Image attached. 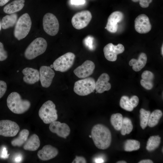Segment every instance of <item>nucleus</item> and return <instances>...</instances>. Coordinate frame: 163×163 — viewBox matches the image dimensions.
Here are the masks:
<instances>
[{
	"label": "nucleus",
	"mask_w": 163,
	"mask_h": 163,
	"mask_svg": "<svg viewBox=\"0 0 163 163\" xmlns=\"http://www.w3.org/2000/svg\"><path fill=\"white\" fill-rule=\"evenodd\" d=\"M91 136L94 145L99 149H105L110 145V131L103 124H98L94 125L91 129Z\"/></svg>",
	"instance_id": "f257e3e1"
},
{
	"label": "nucleus",
	"mask_w": 163,
	"mask_h": 163,
	"mask_svg": "<svg viewBox=\"0 0 163 163\" xmlns=\"http://www.w3.org/2000/svg\"><path fill=\"white\" fill-rule=\"evenodd\" d=\"M7 104L8 107L13 113L17 114H22L30 108L31 103L27 99H22L21 96L18 93L13 92L8 97Z\"/></svg>",
	"instance_id": "f03ea898"
},
{
	"label": "nucleus",
	"mask_w": 163,
	"mask_h": 163,
	"mask_svg": "<svg viewBox=\"0 0 163 163\" xmlns=\"http://www.w3.org/2000/svg\"><path fill=\"white\" fill-rule=\"evenodd\" d=\"M47 43L43 38L39 37L34 39L29 45L24 53L25 57L28 60L33 59L44 53Z\"/></svg>",
	"instance_id": "7ed1b4c3"
},
{
	"label": "nucleus",
	"mask_w": 163,
	"mask_h": 163,
	"mask_svg": "<svg viewBox=\"0 0 163 163\" xmlns=\"http://www.w3.org/2000/svg\"><path fill=\"white\" fill-rule=\"evenodd\" d=\"M32 25L30 18L27 13L22 15L17 20L14 31V36L20 40L25 37L29 32Z\"/></svg>",
	"instance_id": "20e7f679"
},
{
	"label": "nucleus",
	"mask_w": 163,
	"mask_h": 163,
	"mask_svg": "<svg viewBox=\"0 0 163 163\" xmlns=\"http://www.w3.org/2000/svg\"><path fill=\"white\" fill-rule=\"evenodd\" d=\"M40 118L45 124H50L58 119L56 105L51 101L48 100L43 104L38 112Z\"/></svg>",
	"instance_id": "39448f33"
},
{
	"label": "nucleus",
	"mask_w": 163,
	"mask_h": 163,
	"mask_svg": "<svg viewBox=\"0 0 163 163\" xmlns=\"http://www.w3.org/2000/svg\"><path fill=\"white\" fill-rule=\"evenodd\" d=\"M95 88V82L92 77H88L76 81L73 88L74 92L78 95L84 96L93 92Z\"/></svg>",
	"instance_id": "423d86ee"
},
{
	"label": "nucleus",
	"mask_w": 163,
	"mask_h": 163,
	"mask_svg": "<svg viewBox=\"0 0 163 163\" xmlns=\"http://www.w3.org/2000/svg\"><path fill=\"white\" fill-rule=\"evenodd\" d=\"M75 56L72 52H68L58 57L55 60L53 66L56 71L61 72L67 71L73 65Z\"/></svg>",
	"instance_id": "0eeeda50"
},
{
	"label": "nucleus",
	"mask_w": 163,
	"mask_h": 163,
	"mask_svg": "<svg viewBox=\"0 0 163 163\" xmlns=\"http://www.w3.org/2000/svg\"><path fill=\"white\" fill-rule=\"evenodd\" d=\"M43 25L44 31L50 36H54L59 31V21L56 17L51 13H46L44 16Z\"/></svg>",
	"instance_id": "6e6552de"
},
{
	"label": "nucleus",
	"mask_w": 163,
	"mask_h": 163,
	"mask_svg": "<svg viewBox=\"0 0 163 163\" xmlns=\"http://www.w3.org/2000/svg\"><path fill=\"white\" fill-rule=\"evenodd\" d=\"M91 12L88 10H84L75 14L72 18L71 22L74 28L80 30L86 27L92 18Z\"/></svg>",
	"instance_id": "1a4fd4ad"
},
{
	"label": "nucleus",
	"mask_w": 163,
	"mask_h": 163,
	"mask_svg": "<svg viewBox=\"0 0 163 163\" xmlns=\"http://www.w3.org/2000/svg\"><path fill=\"white\" fill-rule=\"evenodd\" d=\"M20 127L15 122L9 120H0V135L11 137L16 136L19 130Z\"/></svg>",
	"instance_id": "9d476101"
},
{
	"label": "nucleus",
	"mask_w": 163,
	"mask_h": 163,
	"mask_svg": "<svg viewBox=\"0 0 163 163\" xmlns=\"http://www.w3.org/2000/svg\"><path fill=\"white\" fill-rule=\"evenodd\" d=\"M124 50V47L121 44L119 43L117 45H115L110 43L104 47L103 51L105 58L107 60L114 62L116 60L117 55L123 53Z\"/></svg>",
	"instance_id": "9b49d317"
},
{
	"label": "nucleus",
	"mask_w": 163,
	"mask_h": 163,
	"mask_svg": "<svg viewBox=\"0 0 163 163\" xmlns=\"http://www.w3.org/2000/svg\"><path fill=\"white\" fill-rule=\"evenodd\" d=\"M40 80L42 86L47 88L51 85L55 73L49 66H42L40 68Z\"/></svg>",
	"instance_id": "f8f14e48"
},
{
	"label": "nucleus",
	"mask_w": 163,
	"mask_h": 163,
	"mask_svg": "<svg viewBox=\"0 0 163 163\" xmlns=\"http://www.w3.org/2000/svg\"><path fill=\"white\" fill-rule=\"evenodd\" d=\"M135 28L136 31L141 34L149 32L152 28V25L148 17L144 14L138 15L135 21Z\"/></svg>",
	"instance_id": "ddd939ff"
},
{
	"label": "nucleus",
	"mask_w": 163,
	"mask_h": 163,
	"mask_svg": "<svg viewBox=\"0 0 163 163\" xmlns=\"http://www.w3.org/2000/svg\"><path fill=\"white\" fill-rule=\"evenodd\" d=\"M95 68V65L94 62L88 60L75 69L73 71V72L78 78H85L93 74Z\"/></svg>",
	"instance_id": "4468645a"
},
{
	"label": "nucleus",
	"mask_w": 163,
	"mask_h": 163,
	"mask_svg": "<svg viewBox=\"0 0 163 163\" xmlns=\"http://www.w3.org/2000/svg\"><path fill=\"white\" fill-rule=\"evenodd\" d=\"M49 128L51 132L64 138H66L70 133V129L69 126L65 123L58 121H55L50 123Z\"/></svg>",
	"instance_id": "2eb2a0df"
},
{
	"label": "nucleus",
	"mask_w": 163,
	"mask_h": 163,
	"mask_svg": "<svg viewBox=\"0 0 163 163\" xmlns=\"http://www.w3.org/2000/svg\"><path fill=\"white\" fill-rule=\"evenodd\" d=\"M123 14L120 11H115L109 16L106 26V29L110 32L115 33L117 30L118 23L121 21L123 18Z\"/></svg>",
	"instance_id": "dca6fc26"
},
{
	"label": "nucleus",
	"mask_w": 163,
	"mask_h": 163,
	"mask_svg": "<svg viewBox=\"0 0 163 163\" xmlns=\"http://www.w3.org/2000/svg\"><path fill=\"white\" fill-rule=\"evenodd\" d=\"M58 150L55 147L51 145H44L42 149L39 150L37 155L40 160L45 161L56 157L58 154Z\"/></svg>",
	"instance_id": "f3484780"
},
{
	"label": "nucleus",
	"mask_w": 163,
	"mask_h": 163,
	"mask_svg": "<svg viewBox=\"0 0 163 163\" xmlns=\"http://www.w3.org/2000/svg\"><path fill=\"white\" fill-rule=\"evenodd\" d=\"M22 72L24 75V81L29 84H33L40 80L39 72L37 69L26 67L23 69Z\"/></svg>",
	"instance_id": "a211bd4d"
},
{
	"label": "nucleus",
	"mask_w": 163,
	"mask_h": 163,
	"mask_svg": "<svg viewBox=\"0 0 163 163\" xmlns=\"http://www.w3.org/2000/svg\"><path fill=\"white\" fill-rule=\"evenodd\" d=\"M110 78L106 73L102 74L95 82V88L96 92L99 93H102L105 91L110 89L111 85L108 82Z\"/></svg>",
	"instance_id": "6ab92c4d"
},
{
	"label": "nucleus",
	"mask_w": 163,
	"mask_h": 163,
	"mask_svg": "<svg viewBox=\"0 0 163 163\" xmlns=\"http://www.w3.org/2000/svg\"><path fill=\"white\" fill-rule=\"evenodd\" d=\"M147 62L146 54L143 53H141L139 55L138 59H131L129 62V65L132 66L133 69L135 72L141 70L146 65Z\"/></svg>",
	"instance_id": "aec40b11"
},
{
	"label": "nucleus",
	"mask_w": 163,
	"mask_h": 163,
	"mask_svg": "<svg viewBox=\"0 0 163 163\" xmlns=\"http://www.w3.org/2000/svg\"><path fill=\"white\" fill-rule=\"evenodd\" d=\"M24 0H14L4 7L3 11L6 13L10 14L19 11L24 7Z\"/></svg>",
	"instance_id": "412c9836"
},
{
	"label": "nucleus",
	"mask_w": 163,
	"mask_h": 163,
	"mask_svg": "<svg viewBox=\"0 0 163 163\" xmlns=\"http://www.w3.org/2000/svg\"><path fill=\"white\" fill-rule=\"evenodd\" d=\"M40 145V141L38 136L36 134L31 135L28 139L23 146L26 150L34 151L37 150Z\"/></svg>",
	"instance_id": "4be33fe9"
},
{
	"label": "nucleus",
	"mask_w": 163,
	"mask_h": 163,
	"mask_svg": "<svg viewBox=\"0 0 163 163\" xmlns=\"http://www.w3.org/2000/svg\"><path fill=\"white\" fill-rule=\"evenodd\" d=\"M17 19V14L15 13L5 15L1 21V27L3 29H6L13 27L15 24Z\"/></svg>",
	"instance_id": "5701e85b"
},
{
	"label": "nucleus",
	"mask_w": 163,
	"mask_h": 163,
	"mask_svg": "<svg viewBox=\"0 0 163 163\" xmlns=\"http://www.w3.org/2000/svg\"><path fill=\"white\" fill-rule=\"evenodd\" d=\"M29 134L28 130L26 129H22L19 133L18 137L11 141V144L14 146H21L27 140Z\"/></svg>",
	"instance_id": "b1692460"
},
{
	"label": "nucleus",
	"mask_w": 163,
	"mask_h": 163,
	"mask_svg": "<svg viewBox=\"0 0 163 163\" xmlns=\"http://www.w3.org/2000/svg\"><path fill=\"white\" fill-rule=\"evenodd\" d=\"M163 115L162 111L158 109L154 110L150 115L148 123V126L151 127L156 126Z\"/></svg>",
	"instance_id": "393cba45"
},
{
	"label": "nucleus",
	"mask_w": 163,
	"mask_h": 163,
	"mask_svg": "<svg viewBox=\"0 0 163 163\" xmlns=\"http://www.w3.org/2000/svg\"><path fill=\"white\" fill-rule=\"evenodd\" d=\"M161 142V137L158 135L150 136L147 141L146 149L149 151H153L158 148Z\"/></svg>",
	"instance_id": "a878e982"
},
{
	"label": "nucleus",
	"mask_w": 163,
	"mask_h": 163,
	"mask_svg": "<svg viewBox=\"0 0 163 163\" xmlns=\"http://www.w3.org/2000/svg\"><path fill=\"white\" fill-rule=\"evenodd\" d=\"M123 117L122 114L117 113L112 115L110 121L111 123L114 128L117 130H120L123 120Z\"/></svg>",
	"instance_id": "bb28decb"
},
{
	"label": "nucleus",
	"mask_w": 163,
	"mask_h": 163,
	"mask_svg": "<svg viewBox=\"0 0 163 163\" xmlns=\"http://www.w3.org/2000/svg\"><path fill=\"white\" fill-rule=\"evenodd\" d=\"M140 148L139 142L136 140L129 139L125 142L124 149L126 152H131L137 150Z\"/></svg>",
	"instance_id": "cd10ccee"
},
{
	"label": "nucleus",
	"mask_w": 163,
	"mask_h": 163,
	"mask_svg": "<svg viewBox=\"0 0 163 163\" xmlns=\"http://www.w3.org/2000/svg\"><path fill=\"white\" fill-rule=\"evenodd\" d=\"M133 125L132 121L129 118L125 117L123 118L122 124L121 133L123 135L129 134L133 129Z\"/></svg>",
	"instance_id": "c85d7f7f"
},
{
	"label": "nucleus",
	"mask_w": 163,
	"mask_h": 163,
	"mask_svg": "<svg viewBox=\"0 0 163 163\" xmlns=\"http://www.w3.org/2000/svg\"><path fill=\"white\" fill-rule=\"evenodd\" d=\"M140 125L142 129H144L148 125L150 112L143 108L140 110Z\"/></svg>",
	"instance_id": "c756f323"
},
{
	"label": "nucleus",
	"mask_w": 163,
	"mask_h": 163,
	"mask_svg": "<svg viewBox=\"0 0 163 163\" xmlns=\"http://www.w3.org/2000/svg\"><path fill=\"white\" fill-rule=\"evenodd\" d=\"M120 107L123 109L129 111H131L133 110V107L131 105L129 99L127 96H122L120 99Z\"/></svg>",
	"instance_id": "7c9ffc66"
},
{
	"label": "nucleus",
	"mask_w": 163,
	"mask_h": 163,
	"mask_svg": "<svg viewBox=\"0 0 163 163\" xmlns=\"http://www.w3.org/2000/svg\"><path fill=\"white\" fill-rule=\"evenodd\" d=\"M94 38L91 36H88L83 40L85 46L90 50H93L95 48L94 44Z\"/></svg>",
	"instance_id": "2f4dec72"
},
{
	"label": "nucleus",
	"mask_w": 163,
	"mask_h": 163,
	"mask_svg": "<svg viewBox=\"0 0 163 163\" xmlns=\"http://www.w3.org/2000/svg\"><path fill=\"white\" fill-rule=\"evenodd\" d=\"M142 79L146 81L153 82L154 75L152 72L148 70L144 71L141 75Z\"/></svg>",
	"instance_id": "473e14b6"
},
{
	"label": "nucleus",
	"mask_w": 163,
	"mask_h": 163,
	"mask_svg": "<svg viewBox=\"0 0 163 163\" xmlns=\"http://www.w3.org/2000/svg\"><path fill=\"white\" fill-rule=\"evenodd\" d=\"M8 56V53L4 47L3 43L0 42V61L6 60Z\"/></svg>",
	"instance_id": "72a5a7b5"
},
{
	"label": "nucleus",
	"mask_w": 163,
	"mask_h": 163,
	"mask_svg": "<svg viewBox=\"0 0 163 163\" xmlns=\"http://www.w3.org/2000/svg\"><path fill=\"white\" fill-rule=\"evenodd\" d=\"M140 83L142 86L146 90H150L153 88V84L152 82L146 81L142 79Z\"/></svg>",
	"instance_id": "f704fd0d"
},
{
	"label": "nucleus",
	"mask_w": 163,
	"mask_h": 163,
	"mask_svg": "<svg viewBox=\"0 0 163 163\" xmlns=\"http://www.w3.org/2000/svg\"><path fill=\"white\" fill-rule=\"evenodd\" d=\"M7 89V86L6 82L4 81L0 80V98L5 94Z\"/></svg>",
	"instance_id": "c9c22d12"
},
{
	"label": "nucleus",
	"mask_w": 163,
	"mask_h": 163,
	"mask_svg": "<svg viewBox=\"0 0 163 163\" xmlns=\"http://www.w3.org/2000/svg\"><path fill=\"white\" fill-rule=\"evenodd\" d=\"M134 2H139L140 6L142 8H147L149 6V4L151 3L152 0H132Z\"/></svg>",
	"instance_id": "e433bc0d"
},
{
	"label": "nucleus",
	"mask_w": 163,
	"mask_h": 163,
	"mask_svg": "<svg viewBox=\"0 0 163 163\" xmlns=\"http://www.w3.org/2000/svg\"><path fill=\"white\" fill-rule=\"evenodd\" d=\"M130 103L133 107H136L139 103V99L138 97L136 95H133L129 99Z\"/></svg>",
	"instance_id": "4c0bfd02"
},
{
	"label": "nucleus",
	"mask_w": 163,
	"mask_h": 163,
	"mask_svg": "<svg viewBox=\"0 0 163 163\" xmlns=\"http://www.w3.org/2000/svg\"><path fill=\"white\" fill-rule=\"evenodd\" d=\"M9 154L8 153V151L5 147H3L0 153V157L3 159H6L9 156Z\"/></svg>",
	"instance_id": "58836bf2"
},
{
	"label": "nucleus",
	"mask_w": 163,
	"mask_h": 163,
	"mask_svg": "<svg viewBox=\"0 0 163 163\" xmlns=\"http://www.w3.org/2000/svg\"><path fill=\"white\" fill-rule=\"evenodd\" d=\"M87 161L86 159L83 157L76 156L72 163H85Z\"/></svg>",
	"instance_id": "ea45409f"
},
{
	"label": "nucleus",
	"mask_w": 163,
	"mask_h": 163,
	"mask_svg": "<svg viewBox=\"0 0 163 163\" xmlns=\"http://www.w3.org/2000/svg\"><path fill=\"white\" fill-rule=\"evenodd\" d=\"M85 2V0H70V3L72 5H82L84 4Z\"/></svg>",
	"instance_id": "a19ab883"
},
{
	"label": "nucleus",
	"mask_w": 163,
	"mask_h": 163,
	"mask_svg": "<svg viewBox=\"0 0 163 163\" xmlns=\"http://www.w3.org/2000/svg\"><path fill=\"white\" fill-rule=\"evenodd\" d=\"M22 160V157L20 154H18L14 157V161L15 162H20Z\"/></svg>",
	"instance_id": "79ce46f5"
},
{
	"label": "nucleus",
	"mask_w": 163,
	"mask_h": 163,
	"mask_svg": "<svg viewBox=\"0 0 163 163\" xmlns=\"http://www.w3.org/2000/svg\"><path fill=\"white\" fill-rule=\"evenodd\" d=\"M139 163H153V161L151 160L148 159H144L142 160L139 161Z\"/></svg>",
	"instance_id": "37998d69"
},
{
	"label": "nucleus",
	"mask_w": 163,
	"mask_h": 163,
	"mask_svg": "<svg viewBox=\"0 0 163 163\" xmlns=\"http://www.w3.org/2000/svg\"><path fill=\"white\" fill-rule=\"evenodd\" d=\"M10 0H0V6H2L6 4Z\"/></svg>",
	"instance_id": "c03bdc74"
},
{
	"label": "nucleus",
	"mask_w": 163,
	"mask_h": 163,
	"mask_svg": "<svg viewBox=\"0 0 163 163\" xmlns=\"http://www.w3.org/2000/svg\"><path fill=\"white\" fill-rule=\"evenodd\" d=\"M95 163H103L104 162V160L101 158H98L95 159Z\"/></svg>",
	"instance_id": "a18cd8bd"
},
{
	"label": "nucleus",
	"mask_w": 163,
	"mask_h": 163,
	"mask_svg": "<svg viewBox=\"0 0 163 163\" xmlns=\"http://www.w3.org/2000/svg\"><path fill=\"white\" fill-rule=\"evenodd\" d=\"M117 163H126V162L124 161H117Z\"/></svg>",
	"instance_id": "49530a36"
},
{
	"label": "nucleus",
	"mask_w": 163,
	"mask_h": 163,
	"mask_svg": "<svg viewBox=\"0 0 163 163\" xmlns=\"http://www.w3.org/2000/svg\"><path fill=\"white\" fill-rule=\"evenodd\" d=\"M163 44L162 45V46H161V55L162 56H163Z\"/></svg>",
	"instance_id": "de8ad7c7"
},
{
	"label": "nucleus",
	"mask_w": 163,
	"mask_h": 163,
	"mask_svg": "<svg viewBox=\"0 0 163 163\" xmlns=\"http://www.w3.org/2000/svg\"><path fill=\"white\" fill-rule=\"evenodd\" d=\"M1 23L0 22V30H1Z\"/></svg>",
	"instance_id": "09e8293b"
},
{
	"label": "nucleus",
	"mask_w": 163,
	"mask_h": 163,
	"mask_svg": "<svg viewBox=\"0 0 163 163\" xmlns=\"http://www.w3.org/2000/svg\"><path fill=\"white\" fill-rule=\"evenodd\" d=\"M89 137L90 138H91V136L90 135L89 136Z\"/></svg>",
	"instance_id": "8fccbe9b"
},
{
	"label": "nucleus",
	"mask_w": 163,
	"mask_h": 163,
	"mask_svg": "<svg viewBox=\"0 0 163 163\" xmlns=\"http://www.w3.org/2000/svg\"><path fill=\"white\" fill-rule=\"evenodd\" d=\"M19 72V71H17V72Z\"/></svg>",
	"instance_id": "3c124183"
}]
</instances>
